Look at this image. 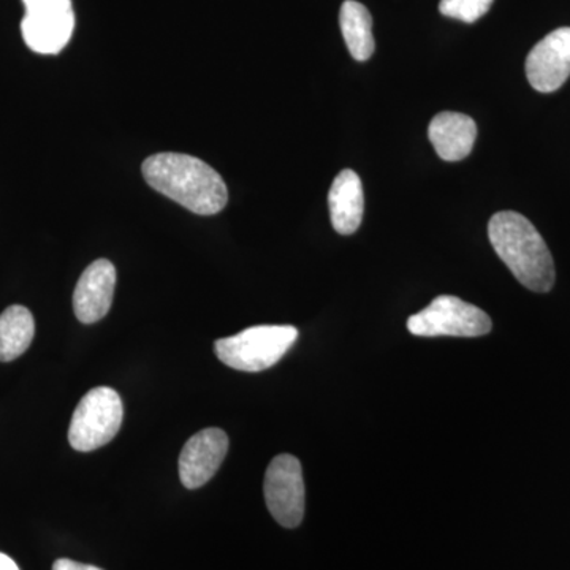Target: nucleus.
I'll list each match as a JSON object with an SVG mask.
<instances>
[{
	"label": "nucleus",
	"instance_id": "obj_10",
	"mask_svg": "<svg viewBox=\"0 0 570 570\" xmlns=\"http://www.w3.org/2000/svg\"><path fill=\"white\" fill-rule=\"evenodd\" d=\"M116 287V268L110 261L94 262L82 273L73 292L75 316L82 324H96L110 311Z\"/></svg>",
	"mask_w": 570,
	"mask_h": 570
},
{
	"label": "nucleus",
	"instance_id": "obj_7",
	"mask_svg": "<svg viewBox=\"0 0 570 570\" xmlns=\"http://www.w3.org/2000/svg\"><path fill=\"white\" fill-rule=\"evenodd\" d=\"M265 501L269 513L281 527H298L305 517V480L302 463L292 455H279L269 463L265 474Z\"/></svg>",
	"mask_w": 570,
	"mask_h": 570
},
{
	"label": "nucleus",
	"instance_id": "obj_14",
	"mask_svg": "<svg viewBox=\"0 0 570 570\" xmlns=\"http://www.w3.org/2000/svg\"><path fill=\"white\" fill-rule=\"evenodd\" d=\"M36 336V322L28 307L13 305L0 314V362L24 354Z\"/></svg>",
	"mask_w": 570,
	"mask_h": 570
},
{
	"label": "nucleus",
	"instance_id": "obj_8",
	"mask_svg": "<svg viewBox=\"0 0 570 570\" xmlns=\"http://www.w3.org/2000/svg\"><path fill=\"white\" fill-rule=\"evenodd\" d=\"M528 81L535 91L554 92L570 77V28L543 37L527 58Z\"/></svg>",
	"mask_w": 570,
	"mask_h": 570
},
{
	"label": "nucleus",
	"instance_id": "obj_5",
	"mask_svg": "<svg viewBox=\"0 0 570 570\" xmlns=\"http://www.w3.org/2000/svg\"><path fill=\"white\" fill-rule=\"evenodd\" d=\"M407 328L415 336L478 337L489 335L493 324L480 307L459 296L441 295L409 318Z\"/></svg>",
	"mask_w": 570,
	"mask_h": 570
},
{
	"label": "nucleus",
	"instance_id": "obj_1",
	"mask_svg": "<svg viewBox=\"0 0 570 570\" xmlns=\"http://www.w3.org/2000/svg\"><path fill=\"white\" fill-rule=\"evenodd\" d=\"M141 174L154 190L200 216H213L227 205L223 176L189 154H154L142 163Z\"/></svg>",
	"mask_w": 570,
	"mask_h": 570
},
{
	"label": "nucleus",
	"instance_id": "obj_6",
	"mask_svg": "<svg viewBox=\"0 0 570 570\" xmlns=\"http://www.w3.org/2000/svg\"><path fill=\"white\" fill-rule=\"evenodd\" d=\"M22 39L33 52L58 55L67 47L75 29L71 0H22Z\"/></svg>",
	"mask_w": 570,
	"mask_h": 570
},
{
	"label": "nucleus",
	"instance_id": "obj_16",
	"mask_svg": "<svg viewBox=\"0 0 570 570\" xmlns=\"http://www.w3.org/2000/svg\"><path fill=\"white\" fill-rule=\"evenodd\" d=\"M52 570H104L100 568H96V566L91 564H81V562L67 560V558H61L52 564Z\"/></svg>",
	"mask_w": 570,
	"mask_h": 570
},
{
	"label": "nucleus",
	"instance_id": "obj_12",
	"mask_svg": "<svg viewBox=\"0 0 570 570\" xmlns=\"http://www.w3.org/2000/svg\"><path fill=\"white\" fill-rule=\"evenodd\" d=\"M328 208L337 234L352 235L358 230L365 213V194L362 179L354 170H343L336 176L328 193Z\"/></svg>",
	"mask_w": 570,
	"mask_h": 570
},
{
	"label": "nucleus",
	"instance_id": "obj_13",
	"mask_svg": "<svg viewBox=\"0 0 570 570\" xmlns=\"http://www.w3.org/2000/svg\"><path fill=\"white\" fill-rule=\"evenodd\" d=\"M340 26L344 40L352 58L358 62H365L373 56V18L363 3L356 0H346L341 7Z\"/></svg>",
	"mask_w": 570,
	"mask_h": 570
},
{
	"label": "nucleus",
	"instance_id": "obj_9",
	"mask_svg": "<svg viewBox=\"0 0 570 570\" xmlns=\"http://www.w3.org/2000/svg\"><path fill=\"white\" fill-rule=\"evenodd\" d=\"M228 452V438L219 428L198 431L184 445L179 456V479L186 489L206 485L219 471Z\"/></svg>",
	"mask_w": 570,
	"mask_h": 570
},
{
	"label": "nucleus",
	"instance_id": "obj_15",
	"mask_svg": "<svg viewBox=\"0 0 570 570\" xmlns=\"http://www.w3.org/2000/svg\"><path fill=\"white\" fill-rule=\"evenodd\" d=\"M494 0H441L439 11L444 17L472 24L489 13Z\"/></svg>",
	"mask_w": 570,
	"mask_h": 570
},
{
	"label": "nucleus",
	"instance_id": "obj_11",
	"mask_svg": "<svg viewBox=\"0 0 570 570\" xmlns=\"http://www.w3.org/2000/svg\"><path fill=\"white\" fill-rule=\"evenodd\" d=\"M428 137L445 163L466 159L478 138V124L463 112L442 111L431 119Z\"/></svg>",
	"mask_w": 570,
	"mask_h": 570
},
{
	"label": "nucleus",
	"instance_id": "obj_4",
	"mask_svg": "<svg viewBox=\"0 0 570 570\" xmlns=\"http://www.w3.org/2000/svg\"><path fill=\"white\" fill-rule=\"evenodd\" d=\"M121 396L110 387L86 393L71 415L69 442L78 452H92L107 445L122 425Z\"/></svg>",
	"mask_w": 570,
	"mask_h": 570
},
{
	"label": "nucleus",
	"instance_id": "obj_2",
	"mask_svg": "<svg viewBox=\"0 0 570 570\" xmlns=\"http://www.w3.org/2000/svg\"><path fill=\"white\" fill-rule=\"evenodd\" d=\"M489 238L494 253L520 284L538 294L553 288L557 272L549 246L523 214H494L489 224Z\"/></svg>",
	"mask_w": 570,
	"mask_h": 570
},
{
	"label": "nucleus",
	"instance_id": "obj_17",
	"mask_svg": "<svg viewBox=\"0 0 570 570\" xmlns=\"http://www.w3.org/2000/svg\"><path fill=\"white\" fill-rule=\"evenodd\" d=\"M0 570H20L17 562L11 560L7 554L0 553Z\"/></svg>",
	"mask_w": 570,
	"mask_h": 570
},
{
	"label": "nucleus",
	"instance_id": "obj_3",
	"mask_svg": "<svg viewBox=\"0 0 570 570\" xmlns=\"http://www.w3.org/2000/svg\"><path fill=\"white\" fill-rule=\"evenodd\" d=\"M298 330L292 325H257L214 344L217 358L236 371L258 373L275 366L294 346Z\"/></svg>",
	"mask_w": 570,
	"mask_h": 570
}]
</instances>
